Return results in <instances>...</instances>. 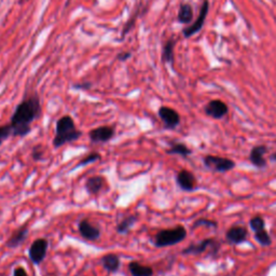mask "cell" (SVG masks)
<instances>
[{
  "label": "cell",
  "mask_w": 276,
  "mask_h": 276,
  "mask_svg": "<svg viewBox=\"0 0 276 276\" xmlns=\"http://www.w3.org/2000/svg\"><path fill=\"white\" fill-rule=\"evenodd\" d=\"M41 100L37 93L27 94L19 103L10 119L12 136L25 137L32 131V123L41 116Z\"/></svg>",
  "instance_id": "1"
},
{
  "label": "cell",
  "mask_w": 276,
  "mask_h": 276,
  "mask_svg": "<svg viewBox=\"0 0 276 276\" xmlns=\"http://www.w3.org/2000/svg\"><path fill=\"white\" fill-rule=\"evenodd\" d=\"M81 136L82 132L77 129L74 119L68 115L63 116L56 122L55 135L52 141L53 147L56 149L60 148L69 142L77 141Z\"/></svg>",
  "instance_id": "2"
},
{
  "label": "cell",
  "mask_w": 276,
  "mask_h": 276,
  "mask_svg": "<svg viewBox=\"0 0 276 276\" xmlns=\"http://www.w3.org/2000/svg\"><path fill=\"white\" fill-rule=\"evenodd\" d=\"M186 237H187V230L182 226L161 230L155 237V246L159 248L174 246V245L181 243L186 239Z\"/></svg>",
  "instance_id": "3"
},
{
  "label": "cell",
  "mask_w": 276,
  "mask_h": 276,
  "mask_svg": "<svg viewBox=\"0 0 276 276\" xmlns=\"http://www.w3.org/2000/svg\"><path fill=\"white\" fill-rule=\"evenodd\" d=\"M49 248V242L46 239H37L30 245L28 250V257L34 264L39 265L47 257Z\"/></svg>",
  "instance_id": "4"
},
{
  "label": "cell",
  "mask_w": 276,
  "mask_h": 276,
  "mask_svg": "<svg viewBox=\"0 0 276 276\" xmlns=\"http://www.w3.org/2000/svg\"><path fill=\"white\" fill-rule=\"evenodd\" d=\"M204 164L209 169L219 173H226L235 167V163L227 158L217 156H207L204 158Z\"/></svg>",
  "instance_id": "5"
},
{
  "label": "cell",
  "mask_w": 276,
  "mask_h": 276,
  "mask_svg": "<svg viewBox=\"0 0 276 276\" xmlns=\"http://www.w3.org/2000/svg\"><path fill=\"white\" fill-rule=\"evenodd\" d=\"M115 136V129L109 125L99 126L89 132V138L94 144H105Z\"/></svg>",
  "instance_id": "6"
},
{
  "label": "cell",
  "mask_w": 276,
  "mask_h": 276,
  "mask_svg": "<svg viewBox=\"0 0 276 276\" xmlns=\"http://www.w3.org/2000/svg\"><path fill=\"white\" fill-rule=\"evenodd\" d=\"M159 117L162 120L164 126L168 130L176 129L180 123V116L178 112L171 107L162 106L159 109Z\"/></svg>",
  "instance_id": "7"
},
{
  "label": "cell",
  "mask_w": 276,
  "mask_h": 276,
  "mask_svg": "<svg viewBox=\"0 0 276 276\" xmlns=\"http://www.w3.org/2000/svg\"><path fill=\"white\" fill-rule=\"evenodd\" d=\"M214 248V249H218L219 248V244L215 239H205L201 241L200 243L197 244H192L189 247L182 250V254H201L203 252H205L207 249Z\"/></svg>",
  "instance_id": "8"
},
{
  "label": "cell",
  "mask_w": 276,
  "mask_h": 276,
  "mask_svg": "<svg viewBox=\"0 0 276 276\" xmlns=\"http://www.w3.org/2000/svg\"><path fill=\"white\" fill-rule=\"evenodd\" d=\"M208 7H209V4H208L207 0H205V2H204L203 5H202L201 11H200V15L197 18V21L194 22L191 26H189V27L183 29L182 34H183V36H185L186 38H189V37L193 36L194 34L198 33L199 30H201V28L204 25V22H205V19H206L207 13H208Z\"/></svg>",
  "instance_id": "9"
},
{
  "label": "cell",
  "mask_w": 276,
  "mask_h": 276,
  "mask_svg": "<svg viewBox=\"0 0 276 276\" xmlns=\"http://www.w3.org/2000/svg\"><path fill=\"white\" fill-rule=\"evenodd\" d=\"M78 230L81 237L87 241H96L100 238V230L94 227L89 220L83 219L78 224Z\"/></svg>",
  "instance_id": "10"
},
{
  "label": "cell",
  "mask_w": 276,
  "mask_h": 276,
  "mask_svg": "<svg viewBox=\"0 0 276 276\" xmlns=\"http://www.w3.org/2000/svg\"><path fill=\"white\" fill-rule=\"evenodd\" d=\"M178 186L183 191H193L197 189V179L193 174L187 169H181L176 177Z\"/></svg>",
  "instance_id": "11"
},
{
  "label": "cell",
  "mask_w": 276,
  "mask_h": 276,
  "mask_svg": "<svg viewBox=\"0 0 276 276\" xmlns=\"http://www.w3.org/2000/svg\"><path fill=\"white\" fill-rule=\"evenodd\" d=\"M206 115L214 119H221L228 114V106L219 99L209 101L205 107Z\"/></svg>",
  "instance_id": "12"
},
{
  "label": "cell",
  "mask_w": 276,
  "mask_h": 276,
  "mask_svg": "<svg viewBox=\"0 0 276 276\" xmlns=\"http://www.w3.org/2000/svg\"><path fill=\"white\" fill-rule=\"evenodd\" d=\"M268 148L265 146H256L251 149L249 155V161L251 164L258 168H263L267 166V160L264 159V155L267 153Z\"/></svg>",
  "instance_id": "13"
},
{
  "label": "cell",
  "mask_w": 276,
  "mask_h": 276,
  "mask_svg": "<svg viewBox=\"0 0 276 276\" xmlns=\"http://www.w3.org/2000/svg\"><path fill=\"white\" fill-rule=\"evenodd\" d=\"M247 234H248V231L245 227L234 226L228 230V232L226 234V238H227L228 242H230L231 244L238 245V244H241V243L246 241Z\"/></svg>",
  "instance_id": "14"
},
{
  "label": "cell",
  "mask_w": 276,
  "mask_h": 276,
  "mask_svg": "<svg viewBox=\"0 0 276 276\" xmlns=\"http://www.w3.org/2000/svg\"><path fill=\"white\" fill-rule=\"evenodd\" d=\"M105 178L103 176H92L89 177L86 181V190L90 196H94V194L99 193L103 188L105 187Z\"/></svg>",
  "instance_id": "15"
},
{
  "label": "cell",
  "mask_w": 276,
  "mask_h": 276,
  "mask_svg": "<svg viewBox=\"0 0 276 276\" xmlns=\"http://www.w3.org/2000/svg\"><path fill=\"white\" fill-rule=\"evenodd\" d=\"M28 232H29V230H28L27 227H21L18 230L13 232V234L7 241L6 246L8 248H16V247H18L19 245H22L25 242V240L27 239Z\"/></svg>",
  "instance_id": "16"
},
{
  "label": "cell",
  "mask_w": 276,
  "mask_h": 276,
  "mask_svg": "<svg viewBox=\"0 0 276 276\" xmlns=\"http://www.w3.org/2000/svg\"><path fill=\"white\" fill-rule=\"evenodd\" d=\"M100 263H101V265H103V268L109 273L118 272L120 269V265H121L120 257L116 253L105 254L104 257H101Z\"/></svg>",
  "instance_id": "17"
},
{
  "label": "cell",
  "mask_w": 276,
  "mask_h": 276,
  "mask_svg": "<svg viewBox=\"0 0 276 276\" xmlns=\"http://www.w3.org/2000/svg\"><path fill=\"white\" fill-rule=\"evenodd\" d=\"M128 268L132 276H153V269L138 261H131Z\"/></svg>",
  "instance_id": "18"
},
{
  "label": "cell",
  "mask_w": 276,
  "mask_h": 276,
  "mask_svg": "<svg viewBox=\"0 0 276 276\" xmlns=\"http://www.w3.org/2000/svg\"><path fill=\"white\" fill-rule=\"evenodd\" d=\"M136 221H137V215H130V216L125 217L118 224L116 227V231L121 235H125L131 231L132 227L134 226Z\"/></svg>",
  "instance_id": "19"
},
{
  "label": "cell",
  "mask_w": 276,
  "mask_h": 276,
  "mask_svg": "<svg viewBox=\"0 0 276 276\" xmlns=\"http://www.w3.org/2000/svg\"><path fill=\"white\" fill-rule=\"evenodd\" d=\"M193 18L192 7L188 4H183L180 6L178 11V21L182 24H189Z\"/></svg>",
  "instance_id": "20"
},
{
  "label": "cell",
  "mask_w": 276,
  "mask_h": 276,
  "mask_svg": "<svg viewBox=\"0 0 276 276\" xmlns=\"http://www.w3.org/2000/svg\"><path fill=\"white\" fill-rule=\"evenodd\" d=\"M166 153L167 155H178L181 157H188L191 155L192 151L185 144H173L171 148L167 149Z\"/></svg>",
  "instance_id": "21"
},
{
  "label": "cell",
  "mask_w": 276,
  "mask_h": 276,
  "mask_svg": "<svg viewBox=\"0 0 276 276\" xmlns=\"http://www.w3.org/2000/svg\"><path fill=\"white\" fill-rule=\"evenodd\" d=\"M174 48H175V41L173 39H169L165 44L164 48H163V60H165L166 63H173L174 62Z\"/></svg>",
  "instance_id": "22"
},
{
  "label": "cell",
  "mask_w": 276,
  "mask_h": 276,
  "mask_svg": "<svg viewBox=\"0 0 276 276\" xmlns=\"http://www.w3.org/2000/svg\"><path fill=\"white\" fill-rule=\"evenodd\" d=\"M254 239L260 245H262V246H270V245L272 244L270 234L265 231V229L260 230L258 232H254Z\"/></svg>",
  "instance_id": "23"
},
{
  "label": "cell",
  "mask_w": 276,
  "mask_h": 276,
  "mask_svg": "<svg viewBox=\"0 0 276 276\" xmlns=\"http://www.w3.org/2000/svg\"><path fill=\"white\" fill-rule=\"evenodd\" d=\"M100 159H101V156L99 155V153H97V152H92V153H90V155H88L87 157H84L82 160H81L78 163V164L76 165V168H78L80 166H86V165L91 164V163H94V162H96V161H98Z\"/></svg>",
  "instance_id": "24"
},
{
  "label": "cell",
  "mask_w": 276,
  "mask_h": 276,
  "mask_svg": "<svg viewBox=\"0 0 276 276\" xmlns=\"http://www.w3.org/2000/svg\"><path fill=\"white\" fill-rule=\"evenodd\" d=\"M249 224H250V228H251L254 232H258V231H260V230H263L264 227H265V222H264L263 218L260 217V216H256V217H253V218L250 220Z\"/></svg>",
  "instance_id": "25"
},
{
  "label": "cell",
  "mask_w": 276,
  "mask_h": 276,
  "mask_svg": "<svg viewBox=\"0 0 276 276\" xmlns=\"http://www.w3.org/2000/svg\"><path fill=\"white\" fill-rule=\"evenodd\" d=\"M10 136H12V129L10 124L0 125V146L3 145V142L7 140Z\"/></svg>",
  "instance_id": "26"
},
{
  "label": "cell",
  "mask_w": 276,
  "mask_h": 276,
  "mask_svg": "<svg viewBox=\"0 0 276 276\" xmlns=\"http://www.w3.org/2000/svg\"><path fill=\"white\" fill-rule=\"evenodd\" d=\"M201 226H206L208 228H217L218 224L216 221L214 220H209V219H204V218H201V219H198L196 220V222L193 223L192 226V229H197Z\"/></svg>",
  "instance_id": "27"
},
{
  "label": "cell",
  "mask_w": 276,
  "mask_h": 276,
  "mask_svg": "<svg viewBox=\"0 0 276 276\" xmlns=\"http://www.w3.org/2000/svg\"><path fill=\"white\" fill-rule=\"evenodd\" d=\"M44 157H45V151L43 150L41 146L37 145L32 149V158L35 161H41L44 160Z\"/></svg>",
  "instance_id": "28"
},
{
  "label": "cell",
  "mask_w": 276,
  "mask_h": 276,
  "mask_svg": "<svg viewBox=\"0 0 276 276\" xmlns=\"http://www.w3.org/2000/svg\"><path fill=\"white\" fill-rule=\"evenodd\" d=\"M13 276H28V274L24 268L17 267L13 270Z\"/></svg>",
  "instance_id": "29"
},
{
  "label": "cell",
  "mask_w": 276,
  "mask_h": 276,
  "mask_svg": "<svg viewBox=\"0 0 276 276\" xmlns=\"http://www.w3.org/2000/svg\"><path fill=\"white\" fill-rule=\"evenodd\" d=\"M132 56V53L131 52H121L117 55V58L119 60H121V62H126V60Z\"/></svg>",
  "instance_id": "30"
},
{
  "label": "cell",
  "mask_w": 276,
  "mask_h": 276,
  "mask_svg": "<svg viewBox=\"0 0 276 276\" xmlns=\"http://www.w3.org/2000/svg\"><path fill=\"white\" fill-rule=\"evenodd\" d=\"M76 89H81V90H87L91 88V83H80V84H75L74 86Z\"/></svg>",
  "instance_id": "31"
},
{
  "label": "cell",
  "mask_w": 276,
  "mask_h": 276,
  "mask_svg": "<svg viewBox=\"0 0 276 276\" xmlns=\"http://www.w3.org/2000/svg\"><path fill=\"white\" fill-rule=\"evenodd\" d=\"M270 159H271L272 161H274V162H276V152H274V153H273V155H271V157H270Z\"/></svg>",
  "instance_id": "32"
},
{
  "label": "cell",
  "mask_w": 276,
  "mask_h": 276,
  "mask_svg": "<svg viewBox=\"0 0 276 276\" xmlns=\"http://www.w3.org/2000/svg\"><path fill=\"white\" fill-rule=\"evenodd\" d=\"M71 2H73V0H67V2H66V4H65V7H67Z\"/></svg>",
  "instance_id": "33"
},
{
  "label": "cell",
  "mask_w": 276,
  "mask_h": 276,
  "mask_svg": "<svg viewBox=\"0 0 276 276\" xmlns=\"http://www.w3.org/2000/svg\"><path fill=\"white\" fill-rule=\"evenodd\" d=\"M26 2H28V0H19V3H21V4H23V3H26Z\"/></svg>",
  "instance_id": "34"
}]
</instances>
